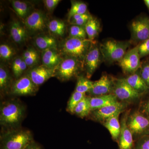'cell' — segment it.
Segmentation results:
<instances>
[{"label":"cell","instance_id":"obj_40","mask_svg":"<svg viewBox=\"0 0 149 149\" xmlns=\"http://www.w3.org/2000/svg\"><path fill=\"white\" fill-rule=\"evenodd\" d=\"M37 53V51L35 50V49H33V48H28L24 52L22 57L23 59H24L34 55Z\"/></svg>","mask_w":149,"mask_h":149},{"label":"cell","instance_id":"obj_42","mask_svg":"<svg viewBox=\"0 0 149 149\" xmlns=\"http://www.w3.org/2000/svg\"><path fill=\"white\" fill-rule=\"evenodd\" d=\"M24 149H42L40 146L35 141H33Z\"/></svg>","mask_w":149,"mask_h":149},{"label":"cell","instance_id":"obj_36","mask_svg":"<svg viewBox=\"0 0 149 149\" xmlns=\"http://www.w3.org/2000/svg\"><path fill=\"white\" fill-rule=\"evenodd\" d=\"M140 75L149 88V63L141 65Z\"/></svg>","mask_w":149,"mask_h":149},{"label":"cell","instance_id":"obj_16","mask_svg":"<svg viewBox=\"0 0 149 149\" xmlns=\"http://www.w3.org/2000/svg\"><path fill=\"white\" fill-rule=\"evenodd\" d=\"M46 18L42 13L35 11L27 17L24 24L27 29L32 32L43 31L46 27Z\"/></svg>","mask_w":149,"mask_h":149},{"label":"cell","instance_id":"obj_22","mask_svg":"<svg viewBox=\"0 0 149 149\" xmlns=\"http://www.w3.org/2000/svg\"><path fill=\"white\" fill-rule=\"evenodd\" d=\"M35 45L42 51L50 49H57V44L54 37L47 35H42L36 37Z\"/></svg>","mask_w":149,"mask_h":149},{"label":"cell","instance_id":"obj_43","mask_svg":"<svg viewBox=\"0 0 149 149\" xmlns=\"http://www.w3.org/2000/svg\"><path fill=\"white\" fill-rule=\"evenodd\" d=\"M144 2L149 11V0H145Z\"/></svg>","mask_w":149,"mask_h":149},{"label":"cell","instance_id":"obj_3","mask_svg":"<svg viewBox=\"0 0 149 149\" xmlns=\"http://www.w3.org/2000/svg\"><path fill=\"white\" fill-rule=\"evenodd\" d=\"M96 43L95 41L88 39L69 37L63 43L61 49L66 56L76 58L84 64L85 56Z\"/></svg>","mask_w":149,"mask_h":149},{"label":"cell","instance_id":"obj_31","mask_svg":"<svg viewBox=\"0 0 149 149\" xmlns=\"http://www.w3.org/2000/svg\"><path fill=\"white\" fill-rule=\"evenodd\" d=\"M70 37L79 38V39H87V35L85 31V26L71 25L69 30Z\"/></svg>","mask_w":149,"mask_h":149},{"label":"cell","instance_id":"obj_13","mask_svg":"<svg viewBox=\"0 0 149 149\" xmlns=\"http://www.w3.org/2000/svg\"><path fill=\"white\" fill-rule=\"evenodd\" d=\"M54 72L55 69H51L42 65L31 69L27 75L35 85L39 86L51 77H54Z\"/></svg>","mask_w":149,"mask_h":149},{"label":"cell","instance_id":"obj_1","mask_svg":"<svg viewBox=\"0 0 149 149\" xmlns=\"http://www.w3.org/2000/svg\"><path fill=\"white\" fill-rule=\"evenodd\" d=\"M26 108L18 99L3 102L0 108V124L9 129L18 128L25 116Z\"/></svg>","mask_w":149,"mask_h":149},{"label":"cell","instance_id":"obj_29","mask_svg":"<svg viewBox=\"0 0 149 149\" xmlns=\"http://www.w3.org/2000/svg\"><path fill=\"white\" fill-rule=\"evenodd\" d=\"M94 84V82L89 80L82 76L77 77V83L75 87V91L85 94L91 91Z\"/></svg>","mask_w":149,"mask_h":149},{"label":"cell","instance_id":"obj_8","mask_svg":"<svg viewBox=\"0 0 149 149\" xmlns=\"http://www.w3.org/2000/svg\"><path fill=\"white\" fill-rule=\"evenodd\" d=\"M127 124L133 135L140 138L149 135V118L139 112H136L128 116Z\"/></svg>","mask_w":149,"mask_h":149},{"label":"cell","instance_id":"obj_27","mask_svg":"<svg viewBox=\"0 0 149 149\" xmlns=\"http://www.w3.org/2000/svg\"><path fill=\"white\" fill-rule=\"evenodd\" d=\"M12 5L19 16L21 18L26 19L30 11V6L28 3L20 1H11Z\"/></svg>","mask_w":149,"mask_h":149},{"label":"cell","instance_id":"obj_17","mask_svg":"<svg viewBox=\"0 0 149 149\" xmlns=\"http://www.w3.org/2000/svg\"><path fill=\"white\" fill-rule=\"evenodd\" d=\"M89 102L91 111L102 108L104 107L117 103V98L113 94L104 95L89 97Z\"/></svg>","mask_w":149,"mask_h":149},{"label":"cell","instance_id":"obj_7","mask_svg":"<svg viewBox=\"0 0 149 149\" xmlns=\"http://www.w3.org/2000/svg\"><path fill=\"white\" fill-rule=\"evenodd\" d=\"M113 94L117 99L122 101H132L139 99L142 94L135 91L128 83L125 78H113Z\"/></svg>","mask_w":149,"mask_h":149},{"label":"cell","instance_id":"obj_25","mask_svg":"<svg viewBox=\"0 0 149 149\" xmlns=\"http://www.w3.org/2000/svg\"><path fill=\"white\" fill-rule=\"evenodd\" d=\"M91 111L89 97L85 96L75 107L74 113L83 118L91 113Z\"/></svg>","mask_w":149,"mask_h":149},{"label":"cell","instance_id":"obj_21","mask_svg":"<svg viewBox=\"0 0 149 149\" xmlns=\"http://www.w3.org/2000/svg\"><path fill=\"white\" fill-rule=\"evenodd\" d=\"M126 82L133 89L142 94L149 91V88L141 77L140 74L137 72L130 74L126 78H125Z\"/></svg>","mask_w":149,"mask_h":149},{"label":"cell","instance_id":"obj_6","mask_svg":"<svg viewBox=\"0 0 149 149\" xmlns=\"http://www.w3.org/2000/svg\"><path fill=\"white\" fill-rule=\"evenodd\" d=\"M130 43H141L149 38V17L141 16L134 19L130 26Z\"/></svg>","mask_w":149,"mask_h":149},{"label":"cell","instance_id":"obj_18","mask_svg":"<svg viewBox=\"0 0 149 149\" xmlns=\"http://www.w3.org/2000/svg\"><path fill=\"white\" fill-rule=\"evenodd\" d=\"M63 59L56 49H50L43 51L42 61L43 65L51 69H55Z\"/></svg>","mask_w":149,"mask_h":149},{"label":"cell","instance_id":"obj_26","mask_svg":"<svg viewBox=\"0 0 149 149\" xmlns=\"http://www.w3.org/2000/svg\"><path fill=\"white\" fill-rule=\"evenodd\" d=\"M50 31L58 37H62L64 35L66 29V25L62 20L54 19L51 20L48 24Z\"/></svg>","mask_w":149,"mask_h":149},{"label":"cell","instance_id":"obj_39","mask_svg":"<svg viewBox=\"0 0 149 149\" xmlns=\"http://www.w3.org/2000/svg\"><path fill=\"white\" fill-rule=\"evenodd\" d=\"M38 59H39V55L38 53H37L29 57L24 59V60L27 66L31 67L37 63L38 61Z\"/></svg>","mask_w":149,"mask_h":149},{"label":"cell","instance_id":"obj_11","mask_svg":"<svg viewBox=\"0 0 149 149\" xmlns=\"http://www.w3.org/2000/svg\"><path fill=\"white\" fill-rule=\"evenodd\" d=\"M102 59L100 45H97L96 43L92 46L84 60L87 78H90L92 76L100 63Z\"/></svg>","mask_w":149,"mask_h":149},{"label":"cell","instance_id":"obj_10","mask_svg":"<svg viewBox=\"0 0 149 149\" xmlns=\"http://www.w3.org/2000/svg\"><path fill=\"white\" fill-rule=\"evenodd\" d=\"M10 90L11 94L13 95L32 96L36 94L38 86L26 75L17 79L12 85Z\"/></svg>","mask_w":149,"mask_h":149},{"label":"cell","instance_id":"obj_9","mask_svg":"<svg viewBox=\"0 0 149 149\" xmlns=\"http://www.w3.org/2000/svg\"><path fill=\"white\" fill-rule=\"evenodd\" d=\"M139 46L126 52L122 59L119 62L123 71L127 74H133L141 68V65L139 52Z\"/></svg>","mask_w":149,"mask_h":149},{"label":"cell","instance_id":"obj_4","mask_svg":"<svg viewBox=\"0 0 149 149\" xmlns=\"http://www.w3.org/2000/svg\"><path fill=\"white\" fill-rule=\"evenodd\" d=\"M130 42L108 40L100 45L102 57L109 63L119 61L122 59L129 47Z\"/></svg>","mask_w":149,"mask_h":149},{"label":"cell","instance_id":"obj_5","mask_svg":"<svg viewBox=\"0 0 149 149\" xmlns=\"http://www.w3.org/2000/svg\"><path fill=\"white\" fill-rule=\"evenodd\" d=\"M83 65L76 58L66 56L55 69L54 76L62 81L70 80L77 74Z\"/></svg>","mask_w":149,"mask_h":149},{"label":"cell","instance_id":"obj_34","mask_svg":"<svg viewBox=\"0 0 149 149\" xmlns=\"http://www.w3.org/2000/svg\"><path fill=\"white\" fill-rule=\"evenodd\" d=\"M133 149H149V135L139 138L134 145Z\"/></svg>","mask_w":149,"mask_h":149},{"label":"cell","instance_id":"obj_20","mask_svg":"<svg viewBox=\"0 0 149 149\" xmlns=\"http://www.w3.org/2000/svg\"><path fill=\"white\" fill-rule=\"evenodd\" d=\"M10 34L13 40L17 44H22L27 40L26 29L17 20L13 21L11 24Z\"/></svg>","mask_w":149,"mask_h":149},{"label":"cell","instance_id":"obj_14","mask_svg":"<svg viewBox=\"0 0 149 149\" xmlns=\"http://www.w3.org/2000/svg\"><path fill=\"white\" fill-rule=\"evenodd\" d=\"M128 115L126 113L122 118L120 123V132L118 139L120 149H133V135L127 124Z\"/></svg>","mask_w":149,"mask_h":149},{"label":"cell","instance_id":"obj_30","mask_svg":"<svg viewBox=\"0 0 149 149\" xmlns=\"http://www.w3.org/2000/svg\"><path fill=\"white\" fill-rule=\"evenodd\" d=\"M85 96V94L74 91L71 95L68 103L67 111L71 113H74L75 107Z\"/></svg>","mask_w":149,"mask_h":149},{"label":"cell","instance_id":"obj_19","mask_svg":"<svg viewBox=\"0 0 149 149\" xmlns=\"http://www.w3.org/2000/svg\"><path fill=\"white\" fill-rule=\"evenodd\" d=\"M121 113L113 116L104 122V125L109 131L112 139L114 141H118L120 132V124L118 118Z\"/></svg>","mask_w":149,"mask_h":149},{"label":"cell","instance_id":"obj_35","mask_svg":"<svg viewBox=\"0 0 149 149\" xmlns=\"http://www.w3.org/2000/svg\"><path fill=\"white\" fill-rule=\"evenodd\" d=\"M138 46L139 55L141 58L149 55V38L140 43Z\"/></svg>","mask_w":149,"mask_h":149},{"label":"cell","instance_id":"obj_33","mask_svg":"<svg viewBox=\"0 0 149 149\" xmlns=\"http://www.w3.org/2000/svg\"><path fill=\"white\" fill-rule=\"evenodd\" d=\"M15 54V51L9 46L3 44L0 46V57L4 61L9 60Z\"/></svg>","mask_w":149,"mask_h":149},{"label":"cell","instance_id":"obj_32","mask_svg":"<svg viewBox=\"0 0 149 149\" xmlns=\"http://www.w3.org/2000/svg\"><path fill=\"white\" fill-rule=\"evenodd\" d=\"M91 16L88 13L84 14L76 15L68 19V22L70 25L85 26Z\"/></svg>","mask_w":149,"mask_h":149},{"label":"cell","instance_id":"obj_12","mask_svg":"<svg viewBox=\"0 0 149 149\" xmlns=\"http://www.w3.org/2000/svg\"><path fill=\"white\" fill-rule=\"evenodd\" d=\"M124 108V104L118 102L117 103L91 111V113L94 120L99 122H104L113 116L121 113Z\"/></svg>","mask_w":149,"mask_h":149},{"label":"cell","instance_id":"obj_41","mask_svg":"<svg viewBox=\"0 0 149 149\" xmlns=\"http://www.w3.org/2000/svg\"><path fill=\"white\" fill-rule=\"evenodd\" d=\"M142 111L149 118V100L143 106Z\"/></svg>","mask_w":149,"mask_h":149},{"label":"cell","instance_id":"obj_15","mask_svg":"<svg viewBox=\"0 0 149 149\" xmlns=\"http://www.w3.org/2000/svg\"><path fill=\"white\" fill-rule=\"evenodd\" d=\"M113 86V78L107 74H103L99 80L94 82L93 88L89 93L94 97L108 95L112 91Z\"/></svg>","mask_w":149,"mask_h":149},{"label":"cell","instance_id":"obj_2","mask_svg":"<svg viewBox=\"0 0 149 149\" xmlns=\"http://www.w3.org/2000/svg\"><path fill=\"white\" fill-rule=\"evenodd\" d=\"M33 141L31 132L19 128L8 129L1 136V149H24Z\"/></svg>","mask_w":149,"mask_h":149},{"label":"cell","instance_id":"obj_28","mask_svg":"<svg viewBox=\"0 0 149 149\" xmlns=\"http://www.w3.org/2000/svg\"><path fill=\"white\" fill-rule=\"evenodd\" d=\"M88 7L86 3L79 1H72L71 7L68 14L69 19L72 16L76 15H82L87 13Z\"/></svg>","mask_w":149,"mask_h":149},{"label":"cell","instance_id":"obj_23","mask_svg":"<svg viewBox=\"0 0 149 149\" xmlns=\"http://www.w3.org/2000/svg\"><path fill=\"white\" fill-rule=\"evenodd\" d=\"M85 27L88 39L94 41L101 31L100 22L97 18L91 16L85 24Z\"/></svg>","mask_w":149,"mask_h":149},{"label":"cell","instance_id":"obj_24","mask_svg":"<svg viewBox=\"0 0 149 149\" xmlns=\"http://www.w3.org/2000/svg\"><path fill=\"white\" fill-rule=\"evenodd\" d=\"M10 74L5 67L1 65L0 67V90L2 94H6L10 89L12 85Z\"/></svg>","mask_w":149,"mask_h":149},{"label":"cell","instance_id":"obj_38","mask_svg":"<svg viewBox=\"0 0 149 149\" xmlns=\"http://www.w3.org/2000/svg\"><path fill=\"white\" fill-rule=\"evenodd\" d=\"M61 1L60 0H45L44 1V3L48 10L52 11Z\"/></svg>","mask_w":149,"mask_h":149},{"label":"cell","instance_id":"obj_37","mask_svg":"<svg viewBox=\"0 0 149 149\" xmlns=\"http://www.w3.org/2000/svg\"><path fill=\"white\" fill-rule=\"evenodd\" d=\"M23 60L22 57H18L13 61L12 64V70L15 77H17L19 70L20 67V64Z\"/></svg>","mask_w":149,"mask_h":149}]
</instances>
